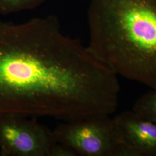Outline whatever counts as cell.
<instances>
[{
    "instance_id": "obj_1",
    "label": "cell",
    "mask_w": 156,
    "mask_h": 156,
    "mask_svg": "<svg viewBox=\"0 0 156 156\" xmlns=\"http://www.w3.org/2000/svg\"><path fill=\"white\" fill-rule=\"evenodd\" d=\"M118 76L53 15L15 23L0 19V115L62 122L111 115Z\"/></svg>"
},
{
    "instance_id": "obj_2",
    "label": "cell",
    "mask_w": 156,
    "mask_h": 156,
    "mask_svg": "<svg viewBox=\"0 0 156 156\" xmlns=\"http://www.w3.org/2000/svg\"><path fill=\"white\" fill-rule=\"evenodd\" d=\"M90 52L117 76L156 89V0H91Z\"/></svg>"
},
{
    "instance_id": "obj_3",
    "label": "cell",
    "mask_w": 156,
    "mask_h": 156,
    "mask_svg": "<svg viewBox=\"0 0 156 156\" xmlns=\"http://www.w3.org/2000/svg\"><path fill=\"white\" fill-rule=\"evenodd\" d=\"M53 132L57 142L73 149L77 156H119L117 128L111 115L63 122Z\"/></svg>"
},
{
    "instance_id": "obj_4",
    "label": "cell",
    "mask_w": 156,
    "mask_h": 156,
    "mask_svg": "<svg viewBox=\"0 0 156 156\" xmlns=\"http://www.w3.org/2000/svg\"><path fill=\"white\" fill-rule=\"evenodd\" d=\"M57 142L53 130L37 118L0 115V156H51Z\"/></svg>"
},
{
    "instance_id": "obj_5",
    "label": "cell",
    "mask_w": 156,
    "mask_h": 156,
    "mask_svg": "<svg viewBox=\"0 0 156 156\" xmlns=\"http://www.w3.org/2000/svg\"><path fill=\"white\" fill-rule=\"evenodd\" d=\"M113 118L119 140V156H156V124L132 109Z\"/></svg>"
},
{
    "instance_id": "obj_6",
    "label": "cell",
    "mask_w": 156,
    "mask_h": 156,
    "mask_svg": "<svg viewBox=\"0 0 156 156\" xmlns=\"http://www.w3.org/2000/svg\"><path fill=\"white\" fill-rule=\"evenodd\" d=\"M132 110L140 116L156 124V89H151L135 102Z\"/></svg>"
},
{
    "instance_id": "obj_7",
    "label": "cell",
    "mask_w": 156,
    "mask_h": 156,
    "mask_svg": "<svg viewBox=\"0 0 156 156\" xmlns=\"http://www.w3.org/2000/svg\"><path fill=\"white\" fill-rule=\"evenodd\" d=\"M46 0H0V14L8 15L19 12L33 10Z\"/></svg>"
},
{
    "instance_id": "obj_8",
    "label": "cell",
    "mask_w": 156,
    "mask_h": 156,
    "mask_svg": "<svg viewBox=\"0 0 156 156\" xmlns=\"http://www.w3.org/2000/svg\"><path fill=\"white\" fill-rule=\"evenodd\" d=\"M75 151L66 145L57 142L54 146L51 156H76Z\"/></svg>"
}]
</instances>
